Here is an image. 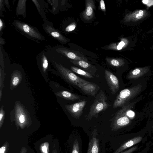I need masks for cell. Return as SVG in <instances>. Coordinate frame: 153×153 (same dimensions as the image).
I'll return each instance as SVG.
<instances>
[{
	"label": "cell",
	"mask_w": 153,
	"mask_h": 153,
	"mask_svg": "<svg viewBox=\"0 0 153 153\" xmlns=\"http://www.w3.org/2000/svg\"><path fill=\"white\" fill-rule=\"evenodd\" d=\"M99 140L93 136L89 140L87 153H99Z\"/></svg>",
	"instance_id": "cell-14"
},
{
	"label": "cell",
	"mask_w": 153,
	"mask_h": 153,
	"mask_svg": "<svg viewBox=\"0 0 153 153\" xmlns=\"http://www.w3.org/2000/svg\"><path fill=\"white\" fill-rule=\"evenodd\" d=\"M43 27L48 34L62 43L65 44L68 42L66 38L57 30L54 28L51 23L45 20L43 24Z\"/></svg>",
	"instance_id": "cell-6"
},
{
	"label": "cell",
	"mask_w": 153,
	"mask_h": 153,
	"mask_svg": "<svg viewBox=\"0 0 153 153\" xmlns=\"http://www.w3.org/2000/svg\"><path fill=\"white\" fill-rule=\"evenodd\" d=\"M3 106H2L1 108L0 111V128H1L2 125L4 117V111L3 109Z\"/></svg>",
	"instance_id": "cell-27"
},
{
	"label": "cell",
	"mask_w": 153,
	"mask_h": 153,
	"mask_svg": "<svg viewBox=\"0 0 153 153\" xmlns=\"http://www.w3.org/2000/svg\"><path fill=\"white\" fill-rule=\"evenodd\" d=\"M4 24L3 22L1 19H0V31L1 32L2 30Z\"/></svg>",
	"instance_id": "cell-35"
},
{
	"label": "cell",
	"mask_w": 153,
	"mask_h": 153,
	"mask_svg": "<svg viewBox=\"0 0 153 153\" xmlns=\"http://www.w3.org/2000/svg\"><path fill=\"white\" fill-rule=\"evenodd\" d=\"M127 114L129 117H132L134 116V113L132 111L128 110L127 112Z\"/></svg>",
	"instance_id": "cell-33"
},
{
	"label": "cell",
	"mask_w": 153,
	"mask_h": 153,
	"mask_svg": "<svg viewBox=\"0 0 153 153\" xmlns=\"http://www.w3.org/2000/svg\"><path fill=\"white\" fill-rule=\"evenodd\" d=\"M76 27V24L73 23L67 26L65 28V30L67 32H70L74 30Z\"/></svg>",
	"instance_id": "cell-28"
},
{
	"label": "cell",
	"mask_w": 153,
	"mask_h": 153,
	"mask_svg": "<svg viewBox=\"0 0 153 153\" xmlns=\"http://www.w3.org/2000/svg\"><path fill=\"white\" fill-rule=\"evenodd\" d=\"M71 68L74 72L81 75L85 78L90 79L94 78V76L92 75L78 67L71 66Z\"/></svg>",
	"instance_id": "cell-19"
},
{
	"label": "cell",
	"mask_w": 153,
	"mask_h": 153,
	"mask_svg": "<svg viewBox=\"0 0 153 153\" xmlns=\"http://www.w3.org/2000/svg\"><path fill=\"white\" fill-rule=\"evenodd\" d=\"M57 96L65 99L71 101L79 100L80 97L78 95L67 91H61L55 93Z\"/></svg>",
	"instance_id": "cell-16"
},
{
	"label": "cell",
	"mask_w": 153,
	"mask_h": 153,
	"mask_svg": "<svg viewBox=\"0 0 153 153\" xmlns=\"http://www.w3.org/2000/svg\"><path fill=\"white\" fill-rule=\"evenodd\" d=\"M85 1L86 7L82 13V16L84 19L89 20L91 19L93 16L95 3L93 0H86Z\"/></svg>",
	"instance_id": "cell-12"
},
{
	"label": "cell",
	"mask_w": 153,
	"mask_h": 153,
	"mask_svg": "<svg viewBox=\"0 0 153 153\" xmlns=\"http://www.w3.org/2000/svg\"><path fill=\"white\" fill-rule=\"evenodd\" d=\"M8 146V142H6L3 146L0 148V153H6Z\"/></svg>",
	"instance_id": "cell-29"
},
{
	"label": "cell",
	"mask_w": 153,
	"mask_h": 153,
	"mask_svg": "<svg viewBox=\"0 0 153 153\" xmlns=\"http://www.w3.org/2000/svg\"><path fill=\"white\" fill-rule=\"evenodd\" d=\"M106 61L109 65L114 67H118L123 65V61L117 59L107 57Z\"/></svg>",
	"instance_id": "cell-21"
},
{
	"label": "cell",
	"mask_w": 153,
	"mask_h": 153,
	"mask_svg": "<svg viewBox=\"0 0 153 153\" xmlns=\"http://www.w3.org/2000/svg\"><path fill=\"white\" fill-rule=\"evenodd\" d=\"M79 145L77 139L74 142L71 153H79Z\"/></svg>",
	"instance_id": "cell-26"
},
{
	"label": "cell",
	"mask_w": 153,
	"mask_h": 153,
	"mask_svg": "<svg viewBox=\"0 0 153 153\" xmlns=\"http://www.w3.org/2000/svg\"><path fill=\"white\" fill-rule=\"evenodd\" d=\"M143 15V12L142 10H140L139 11V13L137 14L136 16V18L138 19H141Z\"/></svg>",
	"instance_id": "cell-31"
},
{
	"label": "cell",
	"mask_w": 153,
	"mask_h": 153,
	"mask_svg": "<svg viewBox=\"0 0 153 153\" xmlns=\"http://www.w3.org/2000/svg\"><path fill=\"white\" fill-rule=\"evenodd\" d=\"M130 107L129 105L125 106L116 113L112 124L113 129H119L129 123L130 120L127 116V112Z\"/></svg>",
	"instance_id": "cell-5"
},
{
	"label": "cell",
	"mask_w": 153,
	"mask_h": 153,
	"mask_svg": "<svg viewBox=\"0 0 153 153\" xmlns=\"http://www.w3.org/2000/svg\"><path fill=\"white\" fill-rule=\"evenodd\" d=\"M85 94L95 97L99 90L100 87L97 84L90 82L78 86Z\"/></svg>",
	"instance_id": "cell-11"
},
{
	"label": "cell",
	"mask_w": 153,
	"mask_h": 153,
	"mask_svg": "<svg viewBox=\"0 0 153 153\" xmlns=\"http://www.w3.org/2000/svg\"><path fill=\"white\" fill-rule=\"evenodd\" d=\"M40 150L42 153H49V143L45 142L42 144L40 146Z\"/></svg>",
	"instance_id": "cell-23"
},
{
	"label": "cell",
	"mask_w": 153,
	"mask_h": 153,
	"mask_svg": "<svg viewBox=\"0 0 153 153\" xmlns=\"http://www.w3.org/2000/svg\"><path fill=\"white\" fill-rule=\"evenodd\" d=\"M149 1L147 0L142 1L143 3L145 4H147L148 3Z\"/></svg>",
	"instance_id": "cell-36"
},
{
	"label": "cell",
	"mask_w": 153,
	"mask_h": 153,
	"mask_svg": "<svg viewBox=\"0 0 153 153\" xmlns=\"http://www.w3.org/2000/svg\"><path fill=\"white\" fill-rule=\"evenodd\" d=\"M86 103V101L83 100L71 105H65V107L72 117L78 119L83 113V110Z\"/></svg>",
	"instance_id": "cell-7"
},
{
	"label": "cell",
	"mask_w": 153,
	"mask_h": 153,
	"mask_svg": "<svg viewBox=\"0 0 153 153\" xmlns=\"http://www.w3.org/2000/svg\"><path fill=\"white\" fill-rule=\"evenodd\" d=\"M54 64L60 74L67 82L69 83L78 87L90 83V82L82 79L71 70L64 67L60 64H58L54 62Z\"/></svg>",
	"instance_id": "cell-4"
},
{
	"label": "cell",
	"mask_w": 153,
	"mask_h": 153,
	"mask_svg": "<svg viewBox=\"0 0 153 153\" xmlns=\"http://www.w3.org/2000/svg\"><path fill=\"white\" fill-rule=\"evenodd\" d=\"M107 100L104 92L101 90L95 97L94 102L91 106L87 117V120H90L94 117H97L100 112L105 111L109 107Z\"/></svg>",
	"instance_id": "cell-2"
},
{
	"label": "cell",
	"mask_w": 153,
	"mask_h": 153,
	"mask_svg": "<svg viewBox=\"0 0 153 153\" xmlns=\"http://www.w3.org/2000/svg\"><path fill=\"white\" fill-rule=\"evenodd\" d=\"M142 90L141 85H138L122 90L117 96L113 103V108H115L123 106L127 102L138 94Z\"/></svg>",
	"instance_id": "cell-3"
},
{
	"label": "cell",
	"mask_w": 153,
	"mask_h": 153,
	"mask_svg": "<svg viewBox=\"0 0 153 153\" xmlns=\"http://www.w3.org/2000/svg\"><path fill=\"white\" fill-rule=\"evenodd\" d=\"M100 7L103 11H106L105 5L104 1L103 0H101L100 1Z\"/></svg>",
	"instance_id": "cell-30"
},
{
	"label": "cell",
	"mask_w": 153,
	"mask_h": 153,
	"mask_svg": "<svg viewBox=\"0 0 153 153\" xmlns=\"http://www.w3.org/2000/svg\"><path fill=\"white\" fill-rule=\"evenodd\" d=\"M19 74L18 73L14 74L11 78V83L13 87L16 86L19 83L20 79L19 75H18Z\"/></svg>",
	"instance_id": "cell-22"
},
{
	"label": "cell",
	"mask_w": 153,
	"mask_h": 153,
	"mask_svg": "<svg viewBox=\"0 0 153 153\" xmlns=\"http://www.w3.org/2000/svg\"><path fill=\"white\" fill-rule=\"evenodd\" d=\"M36 6L37 9L41 16L44 19H45L46 16H45L44 11L42 10V8H40L39 3L37 0H32Z\"/></svg>",
	"instance_id": "cell-24"
},
{
	"label": "cell",
	"mask_w": 153,
	"mask_h": 153,
	"mask_svg": "<svg viewBox=\"0 0 153 153\" xmlns=\"http://www.w3.org/2000/svg\"><path fill=\"white\" fill-rule=\"evenodd\" d=\"M52 153H57V150L56 149H54L52 151Z\"/></svg>",
	"instance_id": "cell-37"
},
{
	"label": "cell",
	"mask_w": 153,
	"mask_h": 153,
	"mask_svg": "<svg viewBox=\"0 0 153 153\" xmlns=\"http://www.w3.org/2000/svg\"><path fill=\"white\" fill-rule=\"evenodd\" d=\"M16 118L17 124L22 128L26 125L27 118L26 114L21 107H16Z\"/></svg>",
	"instance_id": "cell-13"
},
{
	"label": "cell",
	"mask_w": 153,
	"mask_h": 153,
	"mask_svg": "<svg viewBox=\"0 0 153 153\" xmlns=\"http://www.w3.org/2000/svg\"><path fill=\"white\" fill-rule=\"evenodd\" d=\"M137 149L136 146L133 147L128 150L125 152H122L121 153H131L134 151L135 150Z\"/></svg>",
	"instance_id": "cell-32"
},
{
	"label": "cell",
	"mask_w": 153,
	"mask_h": 153,
	"mask_svg": "<svg viewBox=\"0 0 153 153\" xmlns=\"http://www.w3.org/2000/svg\"><path fill=\"white\" fill-rule=\"evenodd\" d=\"M70 61L79 68L90 73L96 77H99V75L95 74L97 69L95 66L90 64L88 62L82 60H71Z\"/></svg>",
	"instance_id": "cell-10"
},
{
	"label": "cell",
	"mask_w": 153,
	"mask_h": 153,
	"mask_svg": "<svg viewBox=\"0 0 153 153\" xmlns=\"http://www.w3.org/2000/svg\"><path fill=\"white\" fill-rule=\"evenodd\" d=\"M142 139V138L141 136H138L135 137L123 144L113 153H119L125 149L139 142Z\"/></svg>",
	"instance_id": "cell-15"
},
{
	"label": "cell",
	"mask_w": 153,
	"mask_h": 153,
	"mask_svg": "<svg viewBox=\"0 0 153 153\" xmlns=\"http://www.w3.org/2000/svg\"><path fill=\"white\" fill-rule=\"evenodd\" d=\"M125 45V43L123 41H122L120 42L119 44L117 45L116 46H112L109 45L107 47V48L109 49L120 50Z\"/></svg>",
	"instance_id": "cell-25"
},
{
	"label": "cell",
	"mask_w": 153,
	"mask_h": 153,
	"mask_svg": "<svg viewBox=\"0 0 153 153\" xmlns=\"http://www.w3.org/2000/svg\"><path fill=\"white\" fill-rule=\"evenodd\" d=\"M56 50L58 53L71 60H82L88 62V59L78 51L71 50L65 48H58Z\"/></svg>",
	"instance_id": "cell-8"
},
{
	"label": "cell",
	"mask_w": 153,
	"mask_h": 153,
	"mask_svg": "<svg viewBox=\"0 0 153 153\" xmlns=\"http://www.w3.org/2000/svg\"><path fill=\"white\" fill-rule=\"evenodd\" d=\"M105 76L112 94H116L119 89L118 80L112 72L107 70L104 71Z\"/></svg>",
	"instance_id": "cell-9"
},
{
	"label": "cell",
	"mask_w": 153,
	"mask_h": 153,
	"mask_svg": "<svg viewBox=\"0 0 153 153\" xmlns=\"http://www.w3.org/2000/svg\"><path fill=\"white\" fill-rule=\"evenodd\" d=\"M148 71L146 68L135 69L128 74V79H136L146 74Z\"/></svg>",
	"instance_id": "cell-17"
},
{
	"label": "cell",
	"mask_w": 153,
	"mask_h": 153,
	"mask_svg": "<svg viewBox=\"0 0 153 153\" xmlns=\"http://www.w3.org/2000/svg\"><path fill=\"white\" fill-rule=\"evenodd\" d=\"M13 24L20 33L37 42L45 40L44 36L36 28L22 22L15 20Z\"/></svg>",
	"instance_id": "cell-1"
},
{
	"label": "cell",
	"mask_w": 153,
	"mask_h": 153,
	"mask_svg": "<svg viewBox=\"0 0 153 153\" xmlns=\"http://www.w3.org/2000/svg\"><path fill=\"white\" fill-rule=\"evenodd\" d=\"M26 0L18 1L16 9V15H22L24 17L26 16Z\"/></svg>",
	"instance_id": "cell-18"
},
{
	"label": "cell",
	"mask_w": 153,
	"mask_h": 153,
	"mask_svg": "<svg viewBox=\"0 0 153 153\" xmlns=\"http://www.w3.org/2000/svg\"><path fill=\"white\" fill-rule=\"evenodd\" d=\"M39 60L42 68L44 71H45L48 67V62L44 53H41L39 55Z\"/></svg>",
	"instance_id": "cell-20"
},
{
	"label": "cell",
	"mask_w": 153,
	"mask_h": 153,
	"mask_svg": "<svg viewBox=\"0 0 153 153\" xmlns=\"http://www.w3.org/2000/svg\"><path fill=\"white\" fill-rule=\"evenodd\" d=\"M27 149L25 147H23L22 148L21 151L20 153H27Z\"/></svg>",
	"instance_id": "cell-34"
}]
</instances>
